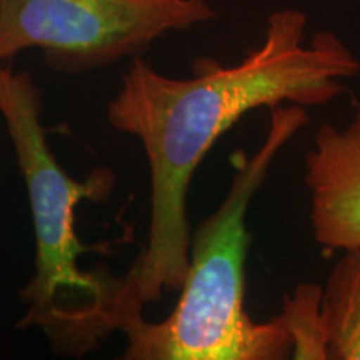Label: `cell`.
Returning <instances> with one entry per match:
<instances>
[{"mask_svg":"<svg viewBox=\"0 0 360 360\" xmlns=\"http://www.w3.org/2000/svg\"><path fill=\"white\" fill-rule=\"evenodd\" d=\"M307 15L281 8L267 19L264 42L231 67L200 62L191 79L157 72L132 57L107 120L142 143L150 172L147 240L122 277L103 272L98 295L57 305L39 321L53 352L82 357L143 317V307L179 290L188 267L187 195L193 174L222 135L260 107H319L345 92L360 72L352 49L330 30L305 42Z\"/></svg>","mask_w":360,"mask_h":360,"instance_id":"obj_1","label":"cell"},{"mask_svg":"<svg viewBox=\"0 0 360 360\" xmlns=\"http://www.w3.org/2000/svg\"><path fill=\"white\" fill-rule=\"evenodd\" d=\"M309 124L305 107L270 109L265 139L240 155L222 204L191 233L188 267L180 297L164 321L139 319L125 328V360H282L292 339L281 315L252 321L245 310V260L250 244L247 214L274 160Z\"/></svg>","mask_w":360,"mask_h":360,"instance_id":"obj_2","label":"cell"},{"mask_svg":"<svg viewBox=\"0 0 360 360\" xmlns=\"http://www.w3.org/2000/svg\"><path fill=\"white\" fill-rule=\"evenodd\" d=\"M42 103V90L29 72L0 65V115L24 179L35 233V272L20 292L27 310L17 328H29L56 305L84 304L98 295L103 272H87L77 264L92 247L80 242L75 209L82 200L105 202L117 182L107 167L94 169L82 182L65 172L49 147Z\"/></svg>","mask_w":360,"mask_h":360,"instance_id":"obj_3","label":"cell"},{"mask_svg":"<svg viewBox=\"0 0 360 360\" xmlns=\"http://www.w3.org/2000/svg\"><path fill=\"white\" fill-rule=\"evenodd\" d=\"M215 15L207 0H0V64L39 49L52 70L85 74Z\"/></svg>","mask_w":360,"mask_h":360,"instance_id":"obj_4","label":"cell"},{"mask_svg":"<svg viewBox=\"0 0 360 360\" xmlns=\"http://www.w3.org/2000/svg\"><path fill=\"white\" fill-rule=\"evenodd\" d=\"M310 225L323 252L360 249V101L344 127L322 124L305 157Z\"/></svg>","mask_w":360,"mask_h":360,"instance_id":"obj_5","label":"cell"},{"mask_svg":"<svg viewBox=\"0 0 360 360\" xmlns=\"http://www.w3.org/2000/svg\"><path fill=\"white\" fill-rule=\"evenodd\" d=\"M327 359L360 360V249L345 250L322 287Z\"/></svg>","mask_w":360,"mask_h":360,"instance_id":"obj_6","label":"cell"},{"mask_svg":"<svg viewBox=\"0 0 360 360\" xmlns=\"http://www.w3.org/2000/svg\"><path fill=\"white\" fill-rule=\"evenodd\" d=\"M321 299L322 287L315 283H302L285 297L281 319L292 339L294 359H327Z\"/></svg>","mask_w":360,"mask_h":360,"instance_id":"obj_7","label":"cell"}]
</instances>
